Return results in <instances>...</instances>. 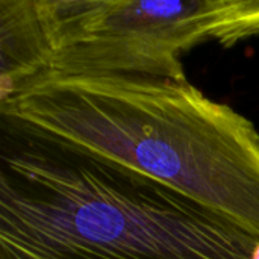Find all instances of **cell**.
<instances>
[{
  "label": "cell",
  "instance_id": "obj_1",
  "mask_svg": "<svg viewBox=\"0 0 259 259\" xmlns=\"http://www.w3.org/2000/svg\"><path fill=\"white\" fill-rule=\"evenodd\" d=\"M2 120L153 178L259 238V132L188 80L38 76Z\"/></svg>",
  "mask_w": 259,
  "mask_h": 259
},
{
  "label": "cell",
  "instance_id": "obj_2",
  "mask_svg": "<svg viewBox=\"0 0 259 259\" xmlns=\"http://www.w3.org/2000/svg\"><path fill=\"white\" fill-rule=\"evenodd\" d=\"M258 244L153 178L2 120L0 259H252Z\"/></svg>",
  "mask_w": 259,
  "mask_h": 259
},
{
  "label": "cell",
  "instance_id": "obj_3",
  "mask_svg": "<svg viewBox=\"0 0 259 259\" xmlns=\"http://www.w3.org/2000/svg\"><path fill=\"white\" fill-rule=\"evenodd\" d=\"M256 35L259 0H20L12 17L26 82L42 74L187 80L184 52Z\"/></svg>",
  "mask_w": 259,
  "mask_h": 259
}]
</instances>
